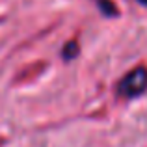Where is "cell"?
<instances>
[{"label": "cell", "mask_w": 147, "mask_h": 147, "mask_svg": "<svg viewBox=\"0 0 147 147\" xmlns=\"http://www.w3.org/2000/svg\"><path fill=\"white\" fill-rule=\"evenodd\" d=\"M140 4H144V6H147V0H138Z\"/></svg>", "instance_id": "cell-4"}, {"label": "cell", "mask_w": 147, "mask_h": 147, "mask_svg": "<svg viewBox=\"0 0 147 147\" xmlns=\"http://www.w3.org/2000/svg\"><path fill=\"white\" fill-rule=\"evenodd\" d=\"M76 54H78V45L71 41V43H67V45H65L63 54H61V56H63L65 60H73V58H75Z\"/></svg>", "instance_id": "cell-3"}, {"label": "cell", "mask_w": 147, "mask_h": 147, "mask_svg": "<svg viewBox=\"0 0 147 147\" xmlns=\"http://www.w3.org/2000/svg\"><path fill=\"white\" fill-rule=\"evenodd\" d=\"M147 90V69L145 67H136L119 82L117 93L125 99H132L142 95Z\"/></svg>", "instance_id": "cell-1"}, {"label": "cell", "mask_w": 147, "mask_h": 147, "mask_svg": "<svg viewBox=\"0 0 147 147\" xmlns=\"http://www.w3.org/2000/svg\"><path fill=\"white\" fill-rule=\"evenodd\" d=\"M97 6L100 7V11H102L106 17H114V15H117V7L112 4V0H97Z\"/></svg>", "instance_id": "cell-2"}]
</instances>
